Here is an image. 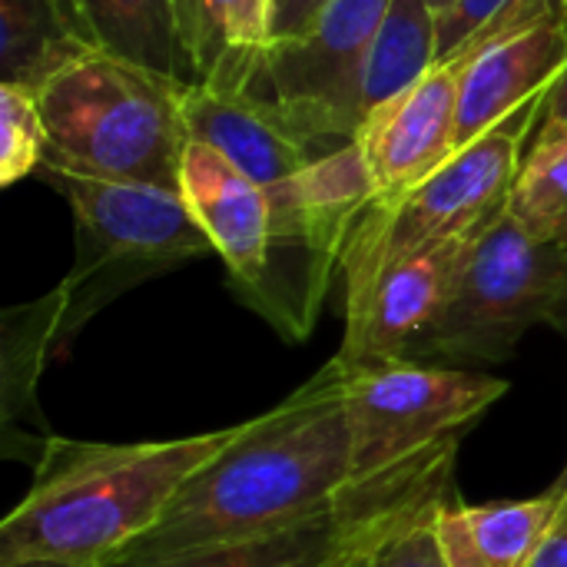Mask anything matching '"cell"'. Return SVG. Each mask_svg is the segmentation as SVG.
Wrapping results in <instances>:
<instances>
[{
    "instance_id": "e0dca14e",
    "label": "cell",
    "mask_w": 567,
    "mask_h": 567,
    "mask_svg": "<svg viewBox=\"0 0 567 567\" xmlns=\"http://www.w3.org/2000/svg\"><path fill=\"white\" fill-rule=\"evenodd\" d=\"M269 47L272 0H199V83L216 93L252 90Z\"/></svg>"
},
{
    "instance_id": "52a82bcc",
    "label": "cell",
    "mask_w": 567,
    "mask_h": 567,
    "mask_svg": "<svg viewBox=\"0 0 567 567\" xmlns=\"http://www.w3.org/2000/svg\"><path fill=\"white\" fill-rule=\"evenodd\" d=\"M458 442L462 439H449L395 468L355 478L332 505L282 532L163 561L106 567H346L352 555L405 518L415 505L455 485Z\"/></svg>"
},
{
    "instance_id": "30bf717a",
    "label": "cell",
    "mask_w": 567,
    "mask_h": 567,
    "mask_svg": "<svg viewBox=\"0 0 567 567\" xmlns=\"http://www.w3.org/2000/svg\"><path fill=\"white\" fill-rule=\"evenodd\" d=\"M458 53L468 66L458 93V150L472 146L515 113L542 103L567 70V13L535 0L492 20Z\"/></svg>"
},
{
    "instance_id": "4316f807",
    "label": "cell",
    "mask_w": 567,
    "mask_h": 567,
    "mask_svg": "<svg viewBox=\"0 0 567 567\" xmlns=\"http://www.w3.org/2000/svg\"><path fill=\"white\" fill-rule=\"evenodd\" d=\"M176 17H179V30H183V43L196 63V40H199V0H176ZM199 76V73H196Z\"/></svg>"
},
{
    "instance_id": "cb8c5ba5",
    "label": "cell",
    "mask_w": 567,
    "mask_h": 567,
    "mask_svg": "<svg viewBox=\"0 0 567 567\" xmlns=\"http://www.w3.org/2000/svg\"><path fill=\"white\" fill-rule=\"evenodd\" d=\"M332 0H272V43L306 37Z\"/></svg>"
},
{
    "instance_id": "9a60e30c",
    "label": "cell",
    "mask_w": 567,
    "mask_h": 567,
    "mask_svg": "<svg viewBox=\"0 0 567 567\" xmlns=\"http://www.w3.org/2000/svg\"><path fill=\"white\" fill-rule=\"evenodd\" d=\"M96 50L76 0H0V83L37 93Z\"/></svg>"
},
{
    "instance_id": "484cf974",
    "label": "cell",
    "mask_w": 567,
    "mask_h": 567,
    "mask_svg": "<svg viewBox=\"0 0 567 567\" xmlns=\"http://www.w3.org/2000/svg\"><path fill=\"white\" fill-rule=\"evenodd\" d=\"M542 126H567V70L542 103Z\"/></svg>"
},
{
    "instance_id": "ffe728a7",
    "label": "cell",
    "mask_w": 567,
    "mask_h": 567,
    "mask_svg": "<svg viewBox=\"0 0 567 567\" xmlns=\"http://www.w3.org/2000/svg\"><path fill=\"white\" fill-rule=\"evenodd\" d=\"M63 292L60 286L30 306L3 312V422L33 412V385L47 355L60 346Z\"/></svg>"
},
{
    "instance_id": "5b68a950",
    "label": "cell",
    "mask_w": 567,
    "mask_h": 567,
    "mask_svg": "<svg viewBox=\"0 0 567 567\" xmlns=\"http://www.w3.org/2000/svg\"><path fill=\"white\" fill-rule=\"evenodd\" d=\"M545 103V100H542ZM542 106H525L472 146L458 150L439 173L395 203H372L342 249V309L399 259L452 243L478 239L508 209L522 169V146Z\"/></svg>"
},
{
    "instance_id": "8992f818",
    "label": "cell",
    "mask_w": 567,
    "mask_h": 567,
    "mask_svg": "<svg viewBox=\"0 0 567 567\" xmlns=\"http://www.w3.org/2000/svg\"><path fill=\"white\" fill-rule=\"evenodd\" d=\"M535 326L567 336V246L532 239L505 213L472 243L458 286L412 362H505Z\"/></svg>"
},
{
    "instance_id": "8fae6325",
    "label": "cell",
    "mask_w": 567,
    "mask_h": 567,
    "mask_svg": "<svg viewBox=\"0 0 567 567\" xmlns=\"http://www.w3.org/2000/svg\"><path fill=\"white\" fill-rule=\"evenodd\" d=\"M475 239H452L392 262L352 306H346V339L336 359L349 369L412 362L439 326L465 256Z\"/></svg>"
},
{
    "instance_id": "603a6c76",
    "label": "cell",
    "mask_w": 567,
    "mask_h": 567,
    "mask_svg": "<svg viewBox=\"0 0 567 567\" xmlns=\"http://www.w3.org/2000/svg\"><path fill=\"white\" fill-rule=\"evenodd\" d=\"M535 0H455L439 13V60L455 56L472 37H478L492 20Z\"/></svg>"
},
{
    "instance_id": "9c48e42d",
    "label": "cell",
    "mask_w": 567,
    "mask_h": 567,
    "mask_svg": "<svg viewBox=\"0 0 567 567\" xmlns=\"http://www.w3.org/2000/svg\"><path fill=\"white\" fill-rule=\"evenodd\" d=\"M392 0H332L299 40L266 50L252 93L306 140H355L362 126V86L379 27Z\"/></svg>"
},
{
    "instance_id": "44dd1931",
    "label": "cell",
    "mask_w": 567,
    "mask_h": 567,
    "mask_svg": "<svg viewBox=\"0 0 567 567\" xmlns=\"http://www.w3.org/2000/svg\"><path fill=\"white\" fill-rule=\"evenodd\" d=\"M452 495H455V485L415 505L405 518L389 525L359 555H352L346 567H445L439 535H435V515Z\"/></svg>"
},
{
    "instance_id": "7c38bea8",
    "label": "cell",
    "mask_w": 567,
    "mask_h": 567,
    "mask_svg": "<svg viewBox=\"0 0 567 567\" xmlns=\"http://www.w3.org/2000/svg\"><path fill=\"white\" fill-rule=\"evenodd\" d=\"M468 53L439 60L419 83L372 110L355 136L375 199L395 203L458 153V93Z\"/></svg>"
},
{
    "instance_id": "ba28073f",
    "label": "cell",
    "mask_w": 567,
    "mask_h": 567,
    "mask_svg": "<svg viewBox=\"0 0 567 567\" xmlns=\"http://www.w3.org/2000/svg\"><path fill=\"white\" fill-rule=\"evenodd\" d=\"M505 392V379L452 365L389 362L349 369L346 405L355 478L379 475L449 439H462Z\"/></svg>"
},
{
    "instance_id": "3957f363",
    "label": "cell",
    "mask_w": 567,
    "mask_h": 567,
    "mask_svg": "<svg viewBox=\"0 0 567 567\" xmlns=\"http://www.w3.org/2000/svg\"><path fill=\"white\" fill-rule=\"evenodd\" d=\"M186 90V80L103 50L70 63L37 90L47 130L43 166L179 189V163L189 143Z\"/></svg>"
},
{
    "instance_id": "4dcf8cb0",
    "label": "cell",
    "mask_w": 567,
    "mask_h": 567,
    "mask_svg": "<svg viewBox=\"0 0 567 567\" xmlns=\"http://www.w3.org/2000/svg\"><path fill=\"white\" fill-rule=\"evenodd\" d=\"M555 3H558V7H561V10L567 13V0H555Z\"/></svg>"
},
{
    "instance_id": "d4e9b609",
    "label": "cell",
    "mask_w": 567,
    "mask_h": 567,
    "mask_svg": "<svg viewBox=\"0 0 567 567\" xmlns=\"http://www.w3.org/2000/svg\"><path fill=\"white\" fill-rule=\"evenodd\" d=\"M558 495H561V505L555 512V522H551L532 567H567V492H558Z\"/></svg>"
},
{
    "instance_id": "d6986e66",
    "label": "cell",
    "mask_w": 567,
    "mask_h": 567,
    "mask_svg": "<svg viewBox=\"0 0 567 567\" xmlns=\"http://www.w3.org/2000/svg\"><path fill=\"white\" fill-rule=\"evenodd\" d=\"M505 213L532 239L567 246V126H538Z\"/></svg>"
},
{
    "instance_id": "83f0119b",
    "label": "cell",
    "mask_w": 567,
    "mask_h": 567,
    "mask_svg": "<svg viewBox=\"0 0 567 567\" xmlns=\"http://www.w3.org/2000/svg\"><path fill=\"white\" fill-rule=\"evenodd\" d=\"M0 567H106V565H70L53 558H20V561H0Z\"/></svg>"
},
{
    "instance_id": "f546056e",
    "label": "cell",
    "mask_w": 567,
    "mask_h": 567,
    "mask_svg": "<svg viewBox=\"0 0 567 567\" xmlns=\"http://www.w3.org/2000/svg\"><path fill=\"white\" fill-rule=\"evenodd\" d=\"M551 488H558V492H567V465H565V472L558 475V482H555Z\"/></svg>"
},
{
    "instance_id": "7a4b0ae2",
    "label": "cell",
    "mask_w": 567,
    "mask_h": 567,
    "mask_svg": "<svg viewBox=\"0 0 567 567\" xmlns=\"http://www.w3.org/2000/svg\"><path fill=\"white\" fill-rule=\"evenodd\" d=\"M236 435L239 425L130 445L47 435L27 495L0 522V561L110 565Z\"/></svg>"
},
{
    "instance_id": "7402d4cb",
    "label": "cell",
    "mask_w": 567,
    "mask_h": 567,
    "mask_svg": "<svg viewBox=\"0 0 567 567\" xmlns=\"http://www.w3.org/2000/svg\"><path fill=\"white\" fill-rule=\"evenodd\" d=\"M47 159V130L33 90L0 83V186L37 173Z\"/></svg>"
},
{
    "instance_id": "277c9868",
    "label": "cell",
    "mask_w": 567,
    "mask_h": 567,
    "mask_svg": "<svg viewBox=\"0 0 567 567\" xmlns=\"http://www.w3.org/2000/svg\"><path fill=\"white\" fill-rule=\"evenodd\" d=\"M37 173L66 199L76 233V259L60 282V342L73 339L126 289L213 252L179 189L90 179L53 166Z\"/></svg>"
},
{
    "instance_id": "ac0fdd59",
    "label": "cell",
    "mask_w": 567,
    "mask_h": 567,
    "mask_svg": "<svg viewBox=\"0 0 567 567\" xmlns=\"http://www.w3.org/2000/svg\"><path fill=\"white\" fill-rule=\"evenodd\" d=\"M439 63V13L429 0H392L362 86V123L372 110L405 93ZM362 130V126H359Z\"/></svg>"
},
{
    "instance_id": "f1b7e54d",
    "label": "cell",
    "mask_w": 567,
    "mask_h": 567,
    "mask_svg": "<svg viewBox=\"0 0 567 567\" xmlns=\"http://www.w3.org/2000/svg\"><path fill=\"white\" fill-rule=\"evenodd\" d=\"M452 3H455V0H429V7H432L435 13H442V10H449Z\"/></svg>"
},
{
    "instance_id": "5bb4252c",
    "label": "cell",
    "mask_w": 567,
    "mask_h": 567,
    "mask_svg": "<svg viewBox=\"0 0 567 567\" xmlns=\"http://www.w3.org/2000/svg\"><path fill=\"white\" fill-rule=\"evenodd\" d=\"M558 505L561 495L555 488L535 498L488 505H465L452 495L435 515L445 567H532Z\"/></svg>"
},
{
    "instance_id": "6da1fadb",
    "label": "cell",
    "mask_w": 567,
    "mask_h": 567,
    "mask_svg": "<svg viewBox=\"0 0 567 567\" xmlns=\"http://www.w3.org/2000/svg\"><path fill=\"white\" fill-rule=\"evenodd\" d=\"M346 385L349 369L332 359L276 409L243 422L239 435L186 478L163 518L110 565L236 545L332 505L355 482Z\"/></svg>"
},
{
    "instance_id": "4fadbf2b",
    "label": "cell",
    "mask_w": 567,
    "mask_h": 567,
    "mask_svg": "<svg viewBox=\"0 0 567 567\" xmlns=\"http://www.w3.org/2000/svg\"><path fill=\"white\" fill-rule=\"evenodd\" d=\"M179 196L213 252L226 262L236 299L259 306L272 269V213L266 193L216 146L189 140L179 163Z\"/></svg>"
},
{
    "instance_id": "2e32d148",
    "label": "cell",
    "mask_w": 567,
    "mask_h": 567,
    "mask_svg": "<svg viewBox=\"0 0 567 567\" xmlns=\"http://www.w3.org/2000/svg\"><path fill=\"white\" fill-rule=\"evenodd\" d=\"M96 47L173 80L199 83L183 43L176 0H76Z\"/></svg>"
}]
</instances>
